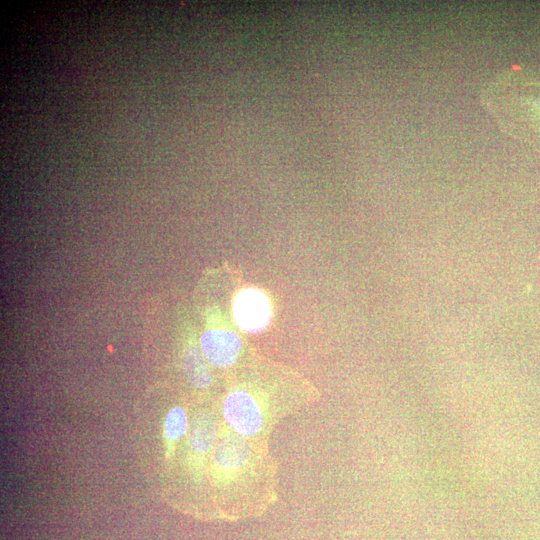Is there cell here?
<instances>
[{"mask_svg": "<svg viewBox=\"0 0 540 540\" xmlns=\"http://www.w3.org/2000/svg\"><path fill=\"white\" fill-rule=\"evenodd\" d=\"M223 417L234 432L242 437L259 435L265 427V413L259 401L248 391L230 392L223 403Z\"/></svg>", "mask_w": 540, "mask_h": 540, "instance_id": "obj_1", "label": "cell"}, {"mask_svg": "<svg viewBox=\"0 0 540 540\" xmlns=\"http://www.w3.org/2000/svg\"><path fill=\"white\" fill-rule=\"evenodd\" d=\"M271 315L269 299L260 289L247 287L237 293L233 302V316L243 331H263L269 325Z\"/></svg>", "mask_w": 540, "mask_h": 540, "instance_id": "obj_2", "label": "cell"}, {"mask_svg": "<svg viewBox=\"0 0 540 540\" xmlns=\"http://www.w3.org/2000/svg\"><path fill=\"white\" fill-rule=\"evenodd\" d=\"M242 348L240 336L228 329H210L200 338L201 354L216 368H228L235 364Z\"/></svg>", "mask_w": 540, "mask_h": 540, "instance_id": "obj_3", "label": "cell"}, {"mask_svg": "<svg viewBox=\"0 0 540 540\" xmlns=\"http://www.w3.org/2000/svg\"><path fill=\"white\" fill-rule=\"evenodd\" d=\"M250 456V445L245 437L231 434L223 438L215 447L213 462L219 471L226 475H235L245 468Z\"/></svg>", "mask_w": 540, "mask_h": 540, "instance_id": "obj_4", "label": "cell"}, {"mask_svg": "<svg viewBox=\"0 0 540 540\" xmlns=\"http://www.w3.org/2000/svg\"><path fill=\"white\" fill-rule=\"evenodd\" d=\"M218 435V420L214 413H197L189 426L188 442L192 450L198 453L209 451Z\"/></svg>", "mask_w": 540, "mask_h": 540, "instance_id": "obj_5", "label": "cell"}, {"mask_svg": "<svg viewBox=\"0 0 540 540\" xmlns=\"http://www.w3.org/2000/svg\"><path fill=\"white\" fill-rule=\"evenodd\" d=\"M203 358V355L194 347L188 348L183 358L185 372L191 383L198 388L208 387L212 380Z\"/></svg>", "mask_w": 540, "mask_h": 540, "instance_id": "obj_6", "label": "cell"}, {"mask_svg": "<svg viewBox=\"0 0 540 540\" xmlns=\"http://www.w3.org/2000/svg\"><path fill=\"white\" fill-rule=\"evenodd\" d=\"M188 429V419L185 410L181 407L171 409L164 422V431L168 439L176 441L182 438Z\"/></svg>", "mask_w": 540, "mask_h": 540, "instance_id": "obj_7", "label": "cell"}, {"mask_svg": "<svg viewBox=\"0 0 540 540\" xmlns=\"http://www.w3.org/2000/svg\"><path fill=\"white\" fill-rule=\"evenodd\" d=\"M539 107H540V102H539Z\"/></svg>", "mask_w": 540, "mask_h": 540, "instance_id": "obj_8", "label": "cell"}]
</instances>
